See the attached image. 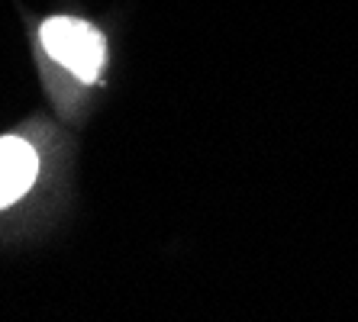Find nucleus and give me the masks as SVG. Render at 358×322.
Returning <instances> with one entry per match:
<instances>
[{
    "instance_id": "f257e3e1",
    "label": "nucleus",
    "mask_w": 358,
    "mask_h": 322,
    "mask_svg": "<svg viewBox=\"0 0 358 322\" xmlns=\"http://www.w3.org/2000/svg\"><path fill=\"white\" fill-rule=\"evenodd\" d=\"M39 36L45 52L68 71H75L84 84H94L100 78V68L107 61V45L91 23L75 17H52L42 23Z\"/></svg>"
},
{
    "instance_id": "f03ea898",
    "label": "nucleus",
    "mask_w": 358,
    "mask_h": 322,
    "mask_svg": "<svg viewBox=\"0 0 358 322\" xmlns=\"http://www.w3.org/2000/svg\"><path fill=\"white\" fill-rule=\"evenodd\" d=\"M36 171H39V158L33 145L17 136H3L0 139V210L17 203L33 187Z\"/></svg>"
}]
</instances>
